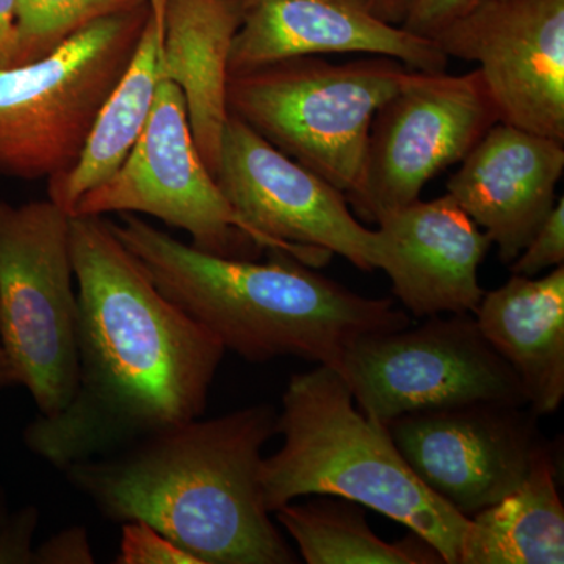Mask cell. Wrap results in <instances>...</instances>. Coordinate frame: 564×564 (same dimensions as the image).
Instances as JSON below:
<instances>
[{
	"label": "cell",
	"instance_id": "cell-2",
	"mask_svg": "<svg viewBox=\"0 0 564 564\" xmlns=\"http://www.w3.org/2000/svg\"><path fill=\"white\" fill-rule=\"evenodd\" d=\"M276 419L267 403L198 417L62 473L102 518L147 522L199 564L299 563L263 502Z\"/></svg>",
	"mask_w": 564,
	"mask_h": 564
},
{
	"label": "cell",
	"instance_id": "cell-8",
	"mask_svg": "<svg viewBox=\"0 0 564 564\" xmlns=\"http://www.w3.org/2000/svg\"><path fill=\"white\" fill-rule=\"evenodd\" d=\"M336 369L356 406L384 425L400 415L458 404H527L514 370L469 313L432 315L417 326L367 334L345 350Z\"/></svg>",
	"mask_w": 564,
	"mask_h": 564
},
{
	"label": "cell",
	"instance_id": "cell-3",
	"mask_svg": "<svg viewBox=\"0 0 564 564\" xmlns=\"http://www.w3.org/2000/svg\"><path fill=\"white\" fill-rule=\"evenodd\" d=\"M109 223L155 288L247 361L336 367L362 336L411 325L393 300L359 295L284 252L265 263L221 258L133 214Z\"/></svg>",
	"mask_w": 564,
	"mask_h": 564
},
{
	"label": "cell",
	"instance_id": "cell-30",
	"mask_svg": "<svg viewBox=\"0 0 564 564\" xmlns=\"http://www.w3.org/2000/svg\"><path fill=\"white\" fill-rule=\"evenodd\" d=\"M13 386H20V380H18V373L13 364H11L9 352L0 340V391L13 388Z\"/></svg>",
	"mask_w": 564,
	"mask_h": 564
},
{
	"label": "cell",
	"instance_id": "cell-6",
	"mask_svg": "<svg viewBox=\"0 0 564 564\" xmlns=\"http://www.w3.org/2000/svg\"><path fill=\"white\" fill-rule=\"evenodd\" d=\"M148 17L150 3L104 18L46 57L0 69V176L50 181L76 165Z\"/></svg>",
	"mask_w": 564,
	"mask_h": 564
},
{
	"label": "cell",
	"instance_id": "cell-17",
	"mask_svg": "<svg viewBox=\"0 0 564 564\" xmlns=\"http://www.w3.org/2000/svg\"><path fill=\"white\" fill-rule=\"evenodd\" d=\"M239 28L237 0H166L163 11L161 80L173 82L184 95L193 140L214 176L229 118V55Z\"/></svg>",
	"mask_w": 564,
	"mask_h": 564
},
{
	"label": "cell",
	"instance_id": "cell-12",
	"mask_svg": "<svg viewBox=\"0 0 564 564\" xmlns=\"http://www.w3.org/2000/svg\"><path fill=\"white\" fill-rule=\"evenodd\" d=\"M388 430L419 480L466 518L514 491L551 448L538 415L508 402L404 414Z\"/></svg>",
	"mask_w": 564,
	"mask_h": 564
},
{
	"label": "cell",
	"instance_id": "cell-18",
	"mask_svg": "<svg viewBox=\"0 0 564 564\" xmlns=\"http://www.w3.org/2000/svg\"><path fill=\"white\" fill-rule=\"evenodd\" d=\"M478 328L510 364L538 417L564 399V265L541 278L513 274L485 292L474 311Z\"/></svg>",
	"mask_w": 564,
	"mask_h": 564
},
{
	"label": "cell",
	"instance_id": "cell-16",
	"mask_svg": "<svg viewBox=\"0 0 564 564\" xmlns=\"http://www.w3.org/2000/svg\"><path fill=\"white\" fill-rule=\"evenodd\" d=\"M459 163L447 195L488 234L508 265L558 202L564 141L499 121Z\"/></svg>",
	"mask_w": 564,
	"mask_h": 564
},
{
	"label": "cell",
	"instance_id": "cell-13",
	"mask_svg": "<svg viewBox=\"0 0 564 564\" xmlns=\"http://www.w3.org/2000/svg\"><path fill=\"white\" fill-rule=\"evenodd\" d=\"M432 40L477 63L500 122L564 141V0H486Z\"/></svg>",
	"mask_w": 564,
	"mask_h": 564
},
{
	"label": "cell",
	"instance_id": "cell-1",
	"mask_svg": "<svg viewBox=\"0 0 564 564\" xmlns=\"http://www.w3.org/2000/svg\"><path fill=\"white\" fill-rule=\"evenodd\" d=\"M70 252L79 304L76 391L22 433L25 447L58 470L202 417L226 351L155 288L107 218L70 217Z\"/></svg>",
	"mask_w": 564,
	"mask_h": 564
},
{
	"label": "cell",
	"instance_id": "cell-26",
	"mask_svg": "<svg viewBox=\"0 0 564 564\" xmlns=\"http://www.w3.org/2000/svg\"><path fill=\"white\" fill-rule=\"evenodd\" d=\"M484 2L486 0H415L402 28L415 35L433 39L448 22Z\"/></svg>",
	"mask_w": 564,
	"mask_h": 564
},
{
	"label": "cell",
	"instance_id": "cell-29",
	"mask_svg": "<svg viewBox=\"0 0 564 564\" xmlns=\"http://www.w3.org/2000/svg\"><path fill=\"white\" fill-rule=\"evenodd\" d=\"M18 0H0V69L11 68L17 41Z\"/></svg>",
	"mask_w": 564,
	"mask_h": 564
},
{
	"label": "cell",
	"instance_id": "cell-27",
	"mask_svg": "<svg viewBox=\"0 0 564 564\" xmlns=\"http://www.w3.org/2000/svg\"><path fill=\"white\" fill-rule=\"evenodd\" d=\"M90 536L84 527H69L35 544V564L95 563Z\"/></svg>",
	"mask_w": 564,
	"mask_h": 564
},
{
	"label": "cell",
	"instance_id": "cell-5",
	"mask_svg": "<svg viewBox=\"0 0 564 564\" xmlns=\"http://www.w3.org/2000/svg\"><path fill=\"white\" fill-rule=\"evenodd\" d=\"M395 58H289L231 74L228 110L274 148L339 188L361 180L375 113L410 77Z\"/></svg>",
	"mask_w": 564,
	"mask_h": 564
},
{
	"label": "cell",
	"instance_id": "cell-21",
	"mask_svg": "<svg viewBox=\"0 0 564 564\" xmlns=\"http://www.w3.org/2000/svg\"><path fill=\"white\" fill-rule=\"evenodd\" d=\"M273 514L307 564H445L440 552L413 532L395 543L381 540L367 522L366 507L340 497L291 502Z\"/></svg>",
	"mask_w": 564,
	"mask_h": 564
},
{
	"label": "cell",
	"instance_id": "cell-4",
	"mask_svg": "<svg viewBox=\"0 0 564 564\" xmlns=\"http://www.w3.org/2000/svg\"><path fill=\"white\" fill-rule=\"evenodd\" d=\"M276 434L282 447L262 458L270 513L303 496H333L388 516L458 564L469 518L419 480L388 425L359 410L343 375L317 364L292 375L282 393Z\"/></svg>",
	"mask_w": 564,
	"mask_h": 564
},
{
	"label": "cell",
	"instance_id": "cell-22",
	"mask_svg": "<svg viewBox=\"0 0 564 564\" xmlns=\"http://www.w3.org/2000/svg\"><path fill=\"white\" fill-rule=\"evenodd\" d=\"M148 3V0H18L11 66L40 61L93 22Z\"/></svg>",
	"mask_w": 564,
	"mask_h": 564
},
{
	"label": "cell",
	"instance_id": "cell-15",
	"mask_svg": "<svg viewBox=\"0 0 564 564\" xmlns=\"http://www.w3.org/2000/svg\"><path fill=\"white\" fill-rule=\"evenodd\" d=\"M240 28L229 76L272 63L328 54L384 55L441 73L451 58L432 39L377 20L348 0H237Z\"/></svg>",
	"mask_w": 564,
	"mask_h": 564
},
{
	"label": "cell",
	"instance_id": "cell-14",
	"mask_svg": "<svg viewBox=\"0 0 564 564\" xmlns=\"http://www.w3.org/2000/svg\"><path fill=\"white\" fill-rule=\"evenodd\" d=\"M375 225L378 270L404 311L417 318L474 314L485 295L478 269L492 242L447 193L388 212Z\"/></svg>",
	"mask_w": 564,
	"mask_h": 564
},
{
	"label": "cell",
	"instance_id": "cell-28",
	"mask_svg": "<svg viewBox=\"0 0 564 564\" xmlns=\"http://www.w3.org/2000/svg\"><path fill=\"white\" fill-rule=\"evenodd\" d=\"M377 20L392 25H403L408 14L413 10L415 0H348Z\"/></svg>",
	"mask_w": 564,
	"mask_h": 564
},
{
	"label": "cell",
	"instance_id": "cell-9",
	"mask_svg": "<svg viewBox=\"0 0 564 564\" xmlns=\"http://www.w3.org/2000/svg\"><path fill=\"white\" fill-rule=\"evenodd\" d=\"M215 180L263 251L314 269L337 254L362 272L378 270L377 232L352 214L347 196L231 113Z\"/></svg>",
	"mask_w": 564,
	"mask_h": 564
},
{
	"label": "cell",
	"instance_id": "cell-20",
	"mask_svg": "<svg viewBox=\"0 0 564 564\" xmlns=\"http://www.w3.org/2000/svg\"><path fill=\"white\" fill-rule=\"evenodd\" d=\"M552 448L499 502L470 516L458 564H563L564 505Z\"/></svg>",
	"mask_w": 564,
	"mask_h": 564
},
{
	"label": "cell",
	"instance_id": "cell-11",
	"mask_svg": "<svg viewBox=\"0 0 564 564\" xmlns=\"http://www.w3.org/2000/svg\"><path fill=\"white\" fill-rule=\"evenodd\" d=\"M113 212L151 215L191 234L193 247L221 258L258 261L263 251L204 163L184 95L173 82L159 84L147 128L121 169L82 196L70 217Z\"/></svg>",
	"mask_w": 564,
	"mask_h": 564
},
{
	"label": "cell",
	"instance_id": "cell-23",
	"mask_svg": "<svg viewBox=\"0 0 564 564\" xmlns=\"http://www.w3.org/2000/svg\"><path fill=\"white\" fill-rule=\"evenodd\" d=\"M510 272L534 278L544 270L564 265V198L558 196L554 209L533 234L524 250L513 262Z\"/></svg>",
	"mask_w": 564,
	"mask_h": 564
},
{
	"label": "cell",
	"instance_id": "cell-24",
	"mask_svg": "<svg viewBox=\"0 0 564 564\" xmlns=\"http://www.w3.org/2000/svg\"><path fill=\"white\" fill-rule=\"evenodd\" d=\"M121 533L117 564H199L195 556L147 522H124Z\"/></svg>",
	"mask_w": 564,
	"mask_h": 564
},
{
	"label": "cell",
	"instance_id": "cell-25",
	"mask_svg": "<svg viewBox=\"0 0 564 564\" xmlns=\"http://www.w3.org/2000/svg\"><path fill=\"white\" fill-rule=\"evenodd\" d=\"M40 510L33 505L11 507L0 486V564H35Z\"/></svg>",
	"mask_w": 564,
	"mask_h": 564
},
{
	"label": "cell",
	"instance_id": "cell-10",
	"mask_svg": "<svg viewBox=\"0 0 564 564\" xmlns=\"http://www.w3.org/2000/svg\"><path fill=\"white\" fill-rule=\"evenodd\" d=\"M499 122L484 77L411 70L391 99L375 113L361 180L347 196L362 220L421 199L425 185L466 158Z\"/></svg>",
	"mask_w": 564,
	"mask_h": 564
},
{
	"label": "cell",
	"instance_id": "cell-7",
	"mask_svg": "<svg viewBox=\"0 0 564 564\" xmlns=\"http://www.w3.org/2000/svg\"><path fill=\"white\" fill-rule=\"evenodd\" d=\"M77 292L70 215L46 202H0V340L41 415L77 386Z\"/></svg>",
	"mask_w": 564,
	"mask_h": 564
},
{
	"label": "cell",
	"instance_id": "cell-19",
	"mask_svg": "<svg viewBox=\"0 0 564 564\" xmlns=\"http://www.w3.org/2000/svg\"><path fill=\"white\" fill-rule=\"evenodd\" d=\"M163 11L150 6V17L131 63L99 110L79 161L68 172L47 182L52 203L70 215L88 192L110 180L129 158L150 120L161 84Z\"/></svg>",
	"mask_w": 564,
	"mask_h": 564
}]
</instances>
